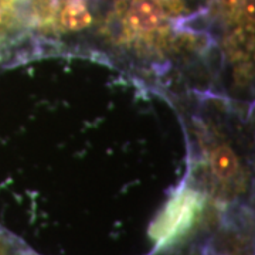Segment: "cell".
<instances>
[{
    "label": "cell",
    "mask_w": 255,
    "mask_h": 255,
    "mask_svg": "<svg viewBox=\"0 0 255 255\" xmlns=\"http://www.w3.org/2000/svg\"><path fill=\"white\" fill-rule=\"evenodd\" d=\"M201 152V164L213 189L223 194H234L246 183V164L238 147L210 121H200L194 128Z\"/></svg>",
    "instance_id": "cell-1"
},
{
    "label": "cell",
    "mask_w": 255,
    "mask_h": 255,
    "mask_svg": "<svg viewBox=\"0 0 255 255\" xmlns=\"http://www.w3.org/2000/svg\"><path fill=\"white\" fill-rule=\"evenodd\" d=\"M206 207V197L193 187L180 189L150 226L149 236L157 250H164L182 241L200 221Z\"/></svg>",
    "instance_id": "cell-2"
},
{
    "label": "cell",
    "mask_w": 255,
    "mask_h": 255,
    "mask_svg": "<svg viewBox=\"0 0 255 255\" xmlns=\"http://www.w3.org/2000/svg\"><path fill=\"white\" fill-rule=\"evenodd\" d=\"M92 16L85 0H65L58 14L57 26L61 31L75 33L91 26Z\"/></svg>",
    "instance_id": "cell-3"
},
{
    "label": "cell",
    "mask_w": 255,
    "mask_h": 255,
    "mask_svg": "<svg viewBox=\"0 0 255 255\" xmlns=\"http://www.w3.org/2000/svg\"><path fill=\"white\" fill-rule=\"evenodd\" d=\"M0 255H9V251H7V248L6 246L0 241Z\"/></svg>",
    "instance_id": "cell-4"
}]
</instances>
